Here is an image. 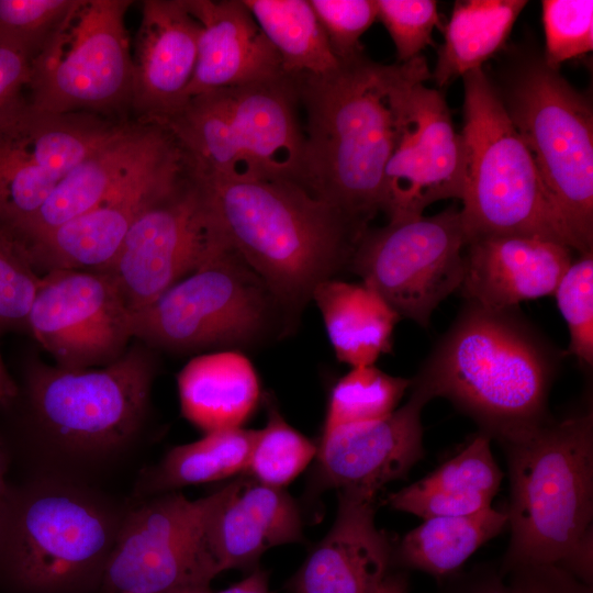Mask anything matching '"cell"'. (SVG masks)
<instances>
[{"instance_id": "21", "label": "cell", "mask_w": 593, "mask_h": 593, "mask_svg": "<svg viewBox=\"0 0 593 593\" xmlns=\"http://www.w3.org/2000/svg\"><path fill=\"white\" fill-rule=\"evenodd\" d=\"M466 247L459 289L468 302L492 310L553 294L573 261L569 246L533 236H483Z\"/></svg>"}, {"instance_id": "37", "label": "cell", "mask_w": 593, "mask_h": 593, "mask_svg": "<svg viewBox=\"0 0 593 593\" xmlns=\"http://www.w3.org/2000/svg\"><path fill=\"white\" fill-rule=\"evenodd\" d=\"M541 8L547 65L559 68L593 49L592 0H544Z\"/></svg>"}, {"instance_id": "32", "label": "cell", "mask_w": 593, "mask_h": 593, "mask_svg": "<svg viewBox=\"0 0 593 593\" xmlns=\"http://www.w3.org/2000/svg\"><path fill=\"white\" fill-rule=\"evenodd\" d=\"M243 2L276 49L286 75L318 76L339 66L310 0Z\"/></svg>"}, {"instance_id": "16", "label": "cell", "mask_w": 593, "mask_h": 593, "mask_svg": "<svg viewBox=\"0 0 593 593\" xmlns=\"http://www.w3.org/2000/svg\"><path fill=\"white\" fill-rule=\"evenodd\" d=\"M123 124L90 113L48 115L27 108L0 128V228L11 235L61 179Z\"/></svg>"}, {"instance_id": "2", "label": "cell", "mask_w": 593, "mask_h": 593, "mask_svg": "<svg viewBox=\"0 0 593 593\" xmlns=\"http://www.w3.org/2000/svg\"><path fill=\"white\" fill-rule=\"evenodd\" d=\"M156 369L154 350L138 340L102 367L33 363L24 392L34 474L98 485V478L135 449L148 415Z\"/></svg>"}, {"instance_id": "31", "label": "cell", "mask_w": 593, "mask_h": 593, "mask_svg": "<svg viewBox=\"0 0 593 593\" xmlns=\"http://www.w3.org/2000/svg\"><path fill=\"white\" fill-rule=\"evenodd\" d=\"M506 525V512L492 506L469 515L427 518L402 538L395 556L404 566L447 574Z\"/></svg>"}, {"instance_id": "36", "label": "cell", "mask_w": 593, "mask_h": 593, "mask_svg": "<svg viewBox=\"0 0 593 593\" xmlns=\"http://www.w3.org/2000/svg\"><path fill=\"white\" fill-rule=\"evenodd\" d=\"M553 295L567 322L569 351L589 367L593 365V253L581 254L561 277Z\"/></svg>"}, {"instance_id": "42", "label": "cell", "mask_w": 593, "mask_h": 593, "mask_svg": "<svg viewBox=\"0 0 593 593\" xmlns=\"http://www.w3.org/2000/svg\"><path fill=\"white\" fill-rule=\"evenodd\" d=\"M30 60L0 47V128L16 120L27 108L23 92L30 81Z\"/></svg>"}, {"instance_id": "18", "label": "cell", "mask_w": 593, "mask_h": 593, "mask_svg": "<svg viewBox=\"0 0 593 593\" xmlns=\"http://www.w3.org/2000/svg\"><path fill=\"white\" fill-rule=\"evenodd\" d=\"M465 189V147L445 97L425 82L414 86L383 181L389 221L424 215L440 200L461 201Z\"/></svg>"}, {"instance_id": "28", "label": "cell", "mask_w": 593, "mask_h": 593, "mask_svg": "<svg viewBox=\"0 0 593 593\" xmlns=\"http://www.w3.org/2000/svg\"><path fill=\"white\" fill-rule=\"evenodd\" d=\"M336 358L351 368L374 365L392 349L398 313L373 289L334 278L312 292Z\"/></svg>"}, {"instance_id": "9", "label": "cell", "mask_w": 593, "mask_h": 593, "mask_svg": "<svg viewBox=\"0 0 593 593\" xmlns=\"http://www.w3.org/2000/svg\"><path fill=\"white\" fill-rule=\"evenodd\" d=\"M495 86V85H494ZM534 159L572 249H593V111L559 68L539 55L519 59L495 86Z\"/></svg>"}, {"instance_id": "14", "label": "cell", "mask_w": 593, "mask_h": 593, "mask_svg": "<svg viewBox=\"0 0 593 593\" xmlns=\"http://www.w3.org/2000/svg\"><path fill=\"white\" fill-rule=\"evenodd\" d=\"M228 246L187 171L137 217L105 271L134 313Z\"/></svg>"}, {"instance_id": "20", "label": "cell", "mask_w": 593, "mask_h": 593, "mask_svg": "<svg viewBox=\"0 0 593 593\" xmlns=\"http://www.w3.org/2000/svg\"><path fill=\"white\" fill-rule=\"evenodd\" d=\"M377 494L340 490L335 522L295 579L294 593H373L392 557L388 536L374 523Z\"/></svg>"}, {"instance_id": "39", "label": "cell", "mask_w": 593, "mask_h": 593, "mask_svg": "<svg viewBox=\"0 0 593 593\" xmlns=\"http://www.w3.org/2000/svg\"><path fill=\"white\" fill-rule=\"evenodd\" d=\"M377 19L387 29L395 46L398 63L418 56L433 43L432 34L440 25L434 0H376Z\"/></svg>"}, {"instance_id": "7", "label": "cell", "mask_w": 593, "mask_h": 593, "mask_svg": "<svg viewBox=\"0 0 593 593\" xmlns=\"http://www.w3.org/2000/svg\"><path fill=\"white\" fill-rule=\"evenodd\" d=\"M299 109L296 80L282 75L192 97L152 123L170 134L188 172L199 181L302 184Z\"/></svg>"}, {"instance_id": "46", "label": "cell", "mask_w": 593, "mask_h": 593, "mask_svg": "<svg viewBox=\"0 0 593 593\" xmlns=\"http://www.w3.org/2000/svg\"><path fill=\"white\" fill-rule=\"evenodd\" d=\"M373 593H405L403 579L399 577H385Z\"/></svg>"}, {"instance_id": "47", "label": "cell", "mask_w": 593, "mask_h": 593, "mask_svg": "<svg viewBox=\"0 0 593 593\" xmlns=\"http://www.w3.org/2000/svg\"><path fill=\"white\" fill-rule=\"evenodd\" d=\"M176 593H210L209 589H190L183 590Z\"/></svg>"}, {"instance_id": "34", "label": "cell", "mask_w": 593, "mask_h": 593, "mask_svg": "<svg viewBox=\"0 0 593 593\" xmlns=\"http://www.w3.org/2000/svg\"><path fill=\"white\" fill-rule=\"evenodd\" d=\"M267 412V424L257 432L245 473L259 483L283 488L315 458L317 446L289 425L270 401Z\"/></svg>"}, {"instance_id": "25", "label": "cell", "mask_w": 593, "mask_h": 593, "mask_svg": "<svg viewBox=\"0 0 593 593\" xmlns=\"http://www.w3.org/2000/svg\"><path fill=\"white\" fill-rule=\"evenodd\" d=\"M165 130L147 122L123 126L56 186L41 209L9 235L22 249L87 213L105 199L144 158Z\"/></svg>"}, {"instance_id": "22", "label": "cell", "mask_w": 593, "mask_h": 593, "mask_svg": "<svg viewBox=\"0 0 593 593\" xmlns=\"http://www.w3.org/2000/svg\"><path fill=\"white\" fill-rule=\"evenodd\" d=\"M302 539V518L294 500L282 488L244 478L225 485L204 533L219 573L253 568L269 548Z\"/></svg>"}, {"instance_id": "33", "label": "cell", "mask_w": 593, "mask_h": 593, "mask_svg": "<svg viewBox=\"0 0 593 593\" xmlns=\"http://www.w3.org/2000/svg\"><path fill=\"white\" fill-rule=\"evenodd\" d=\"M411 385L412 380L385 373L374 365L351 368L331 391L323 432L391 414Z\"/></svg>"}, {"instance_id": "44", "label": "cell", "mask_w": 593, "mask_h": 593, "mask_svg": "<svg viewBox=\"0 0 593 593\" xmlns=\"http://www.w3.org/2000/svg\"><path fill=\"white\" fill-rule=\"evenodd\" d=\"M18 393L19 389L7 371L0 355V407L11 404Z\"/></svg>"}, {"instance_id": "29", "label": "cell", "mask_w": 593, "mask_h": 593, "mask_svg": "<svg viewBox=\"0 0 593 593\" xmlns=\"http://www.w3.org/2000/svg\"><path fill=\"white\" fill-rule=\"evenodd\" d=\"M257 432L243 427L214 430L171 448L156 465L139 472L133 501L245 473Z\"/></svg>"}, {"instance_id": "1", "label": "cell", "mask_w": 593, "mask_h": 593, "mask_svg": "<svg viewBox=\"0 0 593 593\" xmlns=\"http://www.w3.org/2000/svg\"><path fill=\"white\" fill-rule=\"evenodd\" d=\"M430 78L422 55L382 65L363 53L295 78L305 112L302 184L362 232L382 211L384 170L410 94Z\"/></svg>"}, {"instance_id": "6", "label": "cell", "mask_w": 593, "mask_h": 593, "mask_svg": "<svg viewBox=\"0 0 593 593\" xmlns=\"http://www.w3.org/2000/svg\"><path fill=\"white\" fill-rule=\"evenodd\" d=\"M511 310L468 302L412 380L495 436L542 421L553 371L550 351Z\"/></svg>"}, {"instance_id": "38", "label": "cell", "mask_w": 593, "mask_h": 593, "mask_svg": "<svg viewBox=\"0 0 593 593\" xmlns=\"http://www.w3.org/2000/svg\"><path fill=\"white\" fill-rule=\"evenodd\" d=\"M41 275L0 228V329L27 331V315Z\"/></svg>"}, {"instance_id": "4", "label": "cell", "mask_w": 593, "mask_h": 593, "mask_svg": "<svg viewBox=\"0 0 593 593\" xmlns=\"http://www.w3.org/2000/svg\"><path fill=\"white\" fill-rule=\"evenodd\" d=\"M506 451L511 528L505 567L553 564L592 578L593 416L496 435Z\"/></svg>"}, {"instance_id": "8", "label": "cell", "mask_w": 593, "mask_h": 593, "mask_svg": "<svg viewBox=\"0 0 593 593\" xmlns=\"http://www.w3.org/2000/svg\"><path fill=\"white\" fill-rule=\"evenodd\" d=\"M463 80L465 189L460 210L467 243L483 236L571 240L534 159L492 80L478 68Z\"/></svg>"}, {"instance_id": "19", "label": "cell", "mask_w": 593, "mask_h": 593, "mask_svg": "<svg viewBox=\"0 0 593 593\" xmlns=\"http://www.w3.org/2000/svg\"><path fill=\"white\" fill-rule=\"evenodd\" d=\"M412 385L409 401L391 414L322 433L315 456L322 488L377 494L423 457L421 414L432 396Z\"/></svg>"}, {"instance_id": "40", "label": "cell", "mask_w": 593, "mask_h": 593, "mask_svg": "<svg viewBox=\"0 0 593 593\" xmlns=\"http://www.w3.org/2000/svg\"><path fill=\"white\" fill-rule=\"evenodd\" d=\"M336 58L362 54L360 38L377 19L376 0H310Z\"/></svg>"}, {"instance_id": "5", "label": "cell", "mask_w": 593, "mask_h": 593, "mask_svg": "<svg viewBox=\"0 0 593 593\" xmlns=\"http://www.w3.org/2000/svg\"><path fill=\"white\" fill-rule=\"evenodd\" d=\"M130 505L68 479L33 474L9 484L0 515V588L97 593Z\"/></svg>"}, {"instance_id": "11", "label": "cell", "mask_w": 593, "mask_h": 593, "mask_svg": "<svg viewBox=\"0 0 593 593\" xmlns=\"http://www.w3.org/2000/svg\"><path fill=\"white\" fill-rule=\"evenodd\" d=\"M132 1L76 0L30 63V110L89 113L133 102L134 61L125 27Z\"/></svg>"}, {"instance_id": "35", "label": "cell", "mask_w": 593, "mask_h": 593, "mask_svg": "<svg viewBox=\"0 0 593 593\" xmlns=\"http://www.w3.org/2000/svg\"><path fill=\"white\" fill-rule=\"evenodd\" d=\"M76 0H0V47L33 58L43 49Z\"/></svg>"}, {"instance_id": "49", "label": "cell", "mask_w": 593, "mask_h": 593, "mask_svg": "<svg viewBox=\"0 0 593 593\" xmlns=\"http://www.w3.org/2000/svg\"><path fill=\"white\" fill-rule=\"evenodd\" d=\"M125 593H131V592H125Z\"/></svg>"}, {"instance_id": "43", "label": "cell", "mask_w": 593, "mask_h": 593, "mask_svg": "<svg viewBox=\"0 0 593 593\" xmlns=\"http://www.w3.org/2000/svg\"><path fill=\"white\" fill-rule=\"evenodd\" d=\"M220 593H268V575L254 569L248 577Z\"/></svg>"}, {"instance_id": "10", "label": "cell", "mask_w": 593, "mask_h": 593, "mask_svg": "<svg viewBox=\"0 0 593 593\" xmlns=\"http://www.w3.org/2000/svg\"><path fill=\"white\" fill-rule=\"evenodd\" d=\"M293 322L231 246L133 313L134 339L170 353L253 346Z\"/></svg>"}, {"instance_id": "45", "label": "cell", "mask_w": 593, "mask_h": 593, "mask_svg": "<svg viewBox=\"0 0 593 593\" xmlns=\"http://www.w3.org/2000/svg\"><path fill=\"white\" fill-rule=\"evenodd\" d=\"M8 457L5 447L0 438V515L4 503L9 483L5 481Z\"/></svg>"}, {"instance_id": "17", "label": "cell", "mask_w": 593, "mask_h": 593, "mask_svg": "<svg viewBox=\"0 0 593 593\" xmlns=\"http://www.w3.org/2000/svg\"><path fill=\"white\" fill-rule=\"evenodd\" d=\"M187 171L178 146L165 130L105 199L21 250L40 275L68 269L105 270L137 217Z\"/></svg>"}, {"instance_id": "24", "label": "cell", "mask_w": 593, "mask_h": 593, "mask_svg": "<svg viewBox=\"0 0 593 593\" xmlns=\"http://www.w3.org/2000/svg\"><path fill=\"white\" fill-rule=\"evenodd\" d=\"M199 36L200 24L186 0L143 1L132 103L147 122L181 105L194 72Z\"/></svg>"}, {"instance_id": "13", "label": "cell", "mask_w": 593, "mask_h": 593, "mask_svg": "<svg viewBox=\"0 0 593 593\" xmlns=\"http://www.w3.org/2000/svg\"><path fill=\"white\" fill-rule=\"evenodd\" d=\"M466 245L460 210L451 206L367 230L348 266L400 317L426 327L438 304L460 288Z\"/></svg>"}, {"instance_id": "48", "label": "cell", "mask_w": 593, "mask_h": 593, "mask_svg": "<svg viewBox=\"0 0 593 593\" xmlns=\"http://www.w3.org/2000/svg\"><path fill=\"white\" fill-rule=\"evenodd\" d=\"M484 593H508V592H507V589L505 588L492 586L489 590H486Z\"/></svg>"}, {"instance_id": "41", "label": "cell", "mask_w": 593, "mask_h": 593, "mask_svg": "<svg viewBox=\"0 0 593 593\" xmlns=\"http://www.w3.org/2000/svg\"><path fill=\"white\" fill-rule=\"evenodd\" d=\"M508 571V593H591L589 584L558 566L522 564Z\"/></svg>"}, {"instance_id": "23", "label": "cell", "mask_w": 593, "mask_h": 593, "mask_svg": "<svg viewBox=\"0 0 593 593\" xmlns=\"http://www.w3.org/2000/svg\"><path fill=\"white\" fill-rule=\"evenodd\" d=\"M186 4L200 24V36L182 103L210 91L286 75L276 49L243 0H186Z\"/></svg>"}, {"instance_id": "12", "label": "cell", "mask_w": 593, "mask_h": 593, "mask_svg": "<svg viewBox=\"0 0 593 593\" xmlns=\"http://www.w3.org/2000/svg\"><path fill=\"white\" fill-rule=\"evenodd\" d=\"M225 485L197 500L178 491L131 501L97 593L209 589L219 574L205 546Z\"/></svg>"}, {"instance_id": "26", "label": "cell", "mask_w": 593, "mask_h": 593, "mask_svg": "<svg viewBox=\"0 0 593 593\" xmlns=\"http://www.w3.org/2000/svg\"><path fill=\"white\" fill-rule=\"evenodd\" d=\"M177 388L183 417L204 434L242 427L260 398L253 363L232 349L189 360L177 376Z\"/></svg>"}, {"instance_id": "30", "label": "cell", "mask_w": 593, "mask_h": 593, "mask_svg": "<svg viewBox=\"0 0 593 593\" xmlns=\"http://www.w3.org/2000/svg\"><path fill=\"white\" fill-rule=\"evenodd\" d=\"M526 5L525 0L456 1L432 72L435 83L444 87L482 68L503 48Z\"/></svg>"}, {"instance_id": "3", "label": "cell", "mask_w": 593, "mask_h": 593, "mask_svg": "<svg viewBox=\"0 0 593 593\" xmlns=\"http://www.w3.org/2000/svg\"><path fill=\"white\" fill-rule=\"evenodd\" d=\"M194 180L217 230L294 321L366 232L298 182Z\"/></svg>"}, {"instance_id": "15", "label": "cell", "mask_w": 593, "mask_h": 593, "mask_svg": "<svg viewBox=\"0 0 593 593\" xmlns=\"http://www.w3.org/2000/svg\"><path fill=\"white\" fill-rule=\"evenodd\" d=\"M27 331L54 365L102 367L134 339L133 312L105 270H54L41 275Z\"/></svg>"}, {"instance_id": "27", "label": "cell", "mask_w": 593, "mask_h": 593, "mask_svg": "<svg viewBox=\"0 0 593 593\" xmlns=\"http://www.w3.org/2000/svg\"><path fill=\"white\" fill-rule=\"evenodd\" d=\"M502 477L483 434L424 479L391 493L388 504L424 519L469 515L491 507Z\"/></svg>"}]
</instances>
